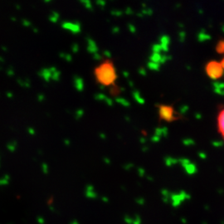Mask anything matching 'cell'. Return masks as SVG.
Returning a JSON list of instances; mask_svg holds the SVG:
<instances>
[{"label":"cell","instance_id":"46","mask_svg":"<svg viewBox=\"0 0 224 224\" xmlns=\"http://www.w3.org/2000/svg\"><path fill=\"white\" fill-rule=\"evenodd\" d=\"M104 162H105L106 164H110V159L109 158H106H106H104Z\"/></svg>","mask_w":224,"mask_h":224},{"label":"cell","instance_id":"48","mask_svg":"<svg viewBox=\"0 0 224 224\" xmlns=\"http://www.w3.org/2000/svg\"><path fill=\"white\" fill-rule=\"evenodd\" d=\"M187 110H188V107H187V106H184V107H182V109L180 110V111H181L182 114H184V112L186 111Z\"/></svg>","mask_w":224,"mask_h":224},{"label":"cell","instance_id":"36","mask_svg":"<svg viewBox=\"0 0 224 224\" xmlns=\"http://www.w3.org/2000/svg\"><path fill=\"white\" fill-rule=\"evenodd\" d=\"M168 133H169V130H168V128L166 127H163L162 128V135L164 137H166L167 135H168Z\"/></svg>","mask_w":224,"mask_h":224},{"label":"cell","instance_id":"23","mask_svg":"<svg viewBox=\"0 0 224 224\" xmlns=\"http://www.w3.org/2000/svg\"><path fill=\"white\" fill-rule=\"evenodd\" d=\"M123 13H124L121 10H112L110 12V14L112 16H115V17H121L123 15Z\"/></svg>","mask_w":224,"mask_h":224},{"label":"cell","instance_id":"2","mask_svg":"<svg viewBox=\"0 0 224 224\" xmlns=\"http://www.w3.org/2000/svg\"><path fill=\"white\" fill-rule=\"evenodd\" d=\"M206 72L207 76L213 80H217L221 77L223 74V69L221 64L218 62H210L206 66Z\"/></svg>","mask_w":224,"mask_h":224},{"label":"cell","instance_id":"8","mask_svg":"<svg viewBox=\"0 0 224 224\" xmlns=\"http://www.w3.org/2000/svg\"><path fill=\"white\" fill-rule=\"evenodd\" d=\"M38 75L41 78H43V80L46 82H49L52 80V72L49 69V67H45L41 70L40 72H38Z\"/></svg>","mask_w":224,"mask_h":224},{"label":"cell","instance_id":"38","mask_svg":"<svg viewBox=\"0 0 224 224\" xmlns=\"http://www.w3.org/2000/svg\"><path fill=\"white\" fill-rule=\"evenodd\" d=\"M104 56H106L107 58H111V52H110L109 50H105L103 52Z\"/></svg>","mask_w":224,"mask_h":224},{"label":"cell","instance_id":"20","mask_svg":"<svg viewBox=\"0 0 224 224\" xmlns=\"http://www.w3.org/2000/svg\"><path fill=\"white\" fill-rule=\"evenodd\" d=\"M152 52L153 53H160L162 52V48L159 43H156L154 44L152 46Z\"/></svg>","mask_w":224,"mask_h":224},{"label":"cell","instance_id":"52","mask_svg":"<svg viewBox=\"0 0 224 224\" xmlns=\"http://www.w3.org/2000/svg\"><path fill=\"white\" fill-rule=\"evenodd\" d=\"M125 120L127 122H130V117L129 116H125Z\"/></svg>","mask_w":224,"mask_h":224},{"label":"cell","instance_id":"44","mask_svg":"<svg viewBox=\"0 0 224 224\" xmlns=\"http://www.w3.org/2000/svg\"><path fill=\"white\" fill-rule=\"evenodd\" d=\"M122 75H123L124 77L128 78L129 77V72H127V71H123V72H122Z\"/></svg>","mask_w":224,"mask_h":224},{"label":"cell","instance_id":"18","mask_svg":"<svg viewBox=\"0 0 224 224\" xmlns=\"http://www.w3.org/2000/svg\"><path fill=\"white\" fill-rule=\"evenodd\" d=\"M216 50L218 53H224V40L220 41L216 47Z\"/></svg>","mask_w":224,"mask_h":224},{"label":"cell","instance_id":"32","mask_svg":"<svg viewBox=\"0 0 224 224\" xmlns=\"http://www.w3.org/2000/svg\"><path fill=\"white\" fill-rule=\"evenodd\" d=\"M105 102L106 104L108 106H113V100H111L110 98L109 97H106V100H105Z\"/></svg>","mask_w":224,"mask_h":224},{"label":"cell","instance_id":"33","mask_svg":"<svg viewBox=\"0 0 224 224\" xmlns=\"http://www.w3.org/2000/svg\"><path fill=\"white\" fill-rule=\"evenodd\" d=\"M160 137H159L157 135H153L152 137H151V141H152L153 143H158V142L160 141Z\"/></svg>","mask_w":224,"mask_h":224},{"label":"cell","instance_id":"14","mask_svg":"<svg viewBox=\"0 0 224 224\" xmlns=\"http://www.w3.org/2000/svg\"><path fill=\"white\" fill-rule=\"evenodd\" d=\"M147 66L149 70L151 71H155V72H158L160 70V64L159 63H155V62H149L148 64H147Z\"/></svg>","mask_w":224,"mask_h":224},{"label":"cell","instance_id":"21","mask_svg":"<svg viewBox=\"0 0 224 224\" xmlns=\"http://www.w3.org/2000/svg\"><path fill=\"white\" fill-rule=\"evenodd\" d=\"M106 97H107L106 95H105V94H103V93H97V94H95V96H94L95 101H105V100H106Z\"/></svg>","mask_w":224,"mask_h":224},{"label":"cell","instance_id":"29","mask_svg":"<svg viewBox=\"0 0 224 224\" xmlns=\"http://www.w3.org/2000/svg\"><path fill=\"white\" fill-rule=\"evenodd\" d=\"M120 32H121V28L118 26H115L112 28L111 32L113 34H118V33H120Z\"/></svg>","mask_w":224,"mask_h":224},{"label":"cell","instance_id":"15","mask_svg":"<svg viewBox=\"0 0 224 224\" xmlns=\"http://www.w3.org/2000/svg\"><path fill=\"white\" fill-rule=\"evenodd\" d=\"M59 57L61 58H63L64 60L67 62H72V57L71 54L68 53H65V52H60L59 53Z\"/></svg>","mask_w":224,"mask_h":224},{"label":"cell","instance_id":"19","mask_svg":"<svg viewBox=\"0 0 224 224\" xmlns=\"http://www.w3.org/2000/svg\"><path fill=\"white\" fill-rule=\"evenodd\" d=\"M84 115V110L82 109H78L76 113H75V119L77 120V121H79L80 119L83 117Z\"/></svg>","mask_w":224,"mask_h":224},{"label":"cell","instance_id":"24","mask_svg":"<svg viewBox=\"0 0 224 224\" xmlns=\"http://www.w3.org/2000/svg\"><path fill=\"white\" fill-rule=\"evenodd\" d=\"M176 162H177V160L174 159L170 158V157L165 159V163H166V164L168 166H170V165H172L173 164H175Z\"/></svg>","mask_w":224,"mask_h":224},{"label":"cell","instance_id":"39","mask_svg":"<svg viewBox=\"0 0 224 224\" xmlns=\"http://www.w3.org/2000/svg\"><path fill=\"white\" fill-rule=\"evenodd\" d=\"M99 137H100L102 140H106L107 138L106 135L105 133H100V134H99Z\"/></svg>","mask_w":224,"mask_h":224},{"label":"cell","instance_id":"54","mask_svg":"<svg viewBox=\"0 0 224 224\" xmlns=\"http://www.w3.org/2000/svg\"><path fill=\"white\" fill-rule=\"evenodd\" d=\"M141 6H142V8H143V9H147V5H146V4H145V3H142V4H141Z\"/></svg>","mask_w":224,"mask_h":224},{"label":"cell","instance_id":"37","mask_svg":"<svg viewBox=\"0 0 224 224\" xmlns=\"http://www.w3.org/2000/svg\"><path fill=\"white\" fill-rule=\"evenodd\" d=\"M37 100H38L39 102H43V101H45V95H43V93H42V94H39L38 96H37Z\"/></svg>","mask_w":224,"mask_h":224},{"label":"cell","instance_id":"27","mask_svg":"<svg viewBox=\"0 0 224 224\" xmlns=\"http://www.w3.org/2000/svg\"><path fill=\"white\" fill-rule=\"evenodd\" d=\"M72 52L73 53H77L79 52V45L77 43H73L72 46Z\"/></svg>","mask_w":224,"mask_h":224},{"label":"cell","instance_id":"51","mask_svg":"<svg viewBox=\"0 0 224 224\" xmlns=\"http://www.w3.org/2000/svg\"><path fill=\"white\" fill-rule=\"evenodd\" d=\"M180 41H184V32H180Z\"/></svg>","mask_w":224,"mask_h":224},{"label":"cell","instance_id":"6","mask_svg":"<svg viewBox=\"0 0 224 224\" xmlns=\"http://www.w3.org/2000/svg\"><path fill=\"white\" fill-rule=\"evenodd\" d=\"M170 37L167 35H163L159 39V44H160L162 52H169V45H170Z\"/></svg>","mask_w":224,"mask_h":224},{"label":"cell","instance_id":"50","mask_svg":"<svg viewBox=\"0 0 224 224\" xmlns=\"http://www.w3.org/2000/svg\"><path fill=\"white\" fill-rule=\"evenodd\" d=\"M28 131L31 135H35V129H32V128H30V129H28Z\"/></svg>","mask_w":224,"mask_h":224},{"label":"cell","instance_id":"35","mask_svg":"<svg viewBox=\"0 0 224 224\" xmlns=\"http://www.w3.org/2000/svg\"><path fill=\"white\" fill-rule=\"evenodd\" d=\"M125 13L126 15H132L133 13H134V11H133V9H131V8L128 7V8H126V9H125Z\"/></svg>","mask_w":224,"mask_h":224},{"label":"cell","instance_id":"28","mask_svg":"<svg viewBox=\"0 0 224 224\" xmlns=\"http://www.w3.org/2000/svg\"><path fill=\"white\" fill-rule=\"evenodd\" d=\"M95 3H96V5H98L99 7L104 8V7L106 6V2L104 1V0H97V1L95 2Z\"/></svg>","mask_w":224,"mask_h":224},{"label":"cell","instance_id":"55","mask_svg":"<svg viewBox=\"0 0 224 224\" xmlns=\"http://www.w3.org/2000/svg\"><path fill=\"white\" fill-rule=\"evenodd\" d=\"M24 24H25L26 26H30V23H29V22H28V21L24 22Z\"/></svg>","mask_w":224,"mask_h":224},{"label":"cell","instance_id":"10","mask_svg":"<svg viewBox=\"0 0 224 224\" xmlns=\"http://www.w3.org/2000/svg\"><path fill=\"white\" fill-rule=\"evenodd\" d=\"M218 128L220 132L224 137V110L219 114L218 116Z\"/></svg>","mask_w":224,"mask_h":224},{"label":"cell","instance_id":"22","mask_svg":"<svg viewBox=\"0 0 224 224\" xmlns=\"http://www.w3.org/2000/svg\"><path fill=\"white\" fill-rule=\"evenodd\" d=\"M141 13H142V14L144 15V16H151V15H153V13H154V11H153L152 9L147 8V9H143V10L141 11Z\"/></svg>","mask_w":224,"mask_h":224},{"label":"cell","instance_id":"47","mask_svg":"<svg viewBox=\"0 0 224 224\" xmlns=\"http://www.w3.org/2000/svg\"><path fill=\"white\" fill-rule=\"evenodd\" d=\"M128 84H129V87H131V88H133L135 86V85H134V83H133V81L131 80H128Z\"/></svg>","mask_w":224,"mask_h":224},{"label":"cell","instance_id":"56","mask_svg":"<svg viewBox=\"0 0 224 224\" xmlns=\"http://www.w3.org/2000/svg\"><path fill=\"white\" fill-rule=\"evenodd\" d=\"M99 87H100V89H101V90L105 89V86H102V85H100V86H99Z\"/></svg>","mask_w":224,"mask_h":224},{"label":"cell","instance_id":"31","mask_svg":"<svg viewBox=\"0 0 224 224\" xmlns=\"http://www.w3.org/2000/svg\"><path fill=\"white\" fill-rule=\"evenodd\" d=\"M42 170H43L44 174H47V173H48V165H47L46 163L42 164Z\"/></svg>","mask_w":224,"mask_h":224},{"label":"cell","instance_id":"26","mask_svg":"<svg viewBox=\"0 0 224 224\" xmlns=\"http://www.w3.org/2000/svg\"><path fill=\"white\" fill-rule=\"evenodd\" d=\"M92 58H93V60L99 62V61L102 60V58H102V56H101L99 52H97V53H95V54L92 55Z\"/></svg>","mask_w":224,"mask_h":224},{"label":"cell","instance_id":"3","mask_svg":"<svg viewBox=\"0 0 224 224\" xmlns=\"http://www.w3.org/2000/svg\"><path fill=\"white\" fill-rule=\"evenodd\" d=\"M159 116L161 119L164 121L170 122V121L175 120V117L174 115V109L171 106L160 105L159 106Z\"/></svg>","mask_w":224,"mask_h":224},{"label":"cell","instance_id":"5","mask_svg":"<svg viewBox=\"0 0 224 224\" xmlns=\"http://www.w3.org/2000/svg\"><path fill=\"white\" fill-rule=\"evenodd\" d=\"M86 44H87V47H86V51L91 53V54H95V53H97L98 52V47L96 45V43L91 37H86Z\"/></svg>","mask_w":224,"mask_h":224},{"label":"cell","instance_id":"25","mask_svg":"<svg viewBox=\"0 0 224 224\" xmlns=\"http://www.w3.org/2000/svg\"><path fill=\"white\" fill-rule=\"evenodd\" d=\"M127 27H128V29H129V31L131 32V33L135 34V32H136V28H135V26L134 24H132V23H129Z\"/></svg>","mask_w":224,"mask_h":224},{"label":"cell","instance_id":"7","mask_svg":"<svg viewBox=\"0 0 224 224\" xmlns=\"http://www.w3.org/2000/svg\"><path fill=\"white\" fill-rule=\"evenodd\" d=\"M73 84L75 89L78 92H82L84 90V80L83 79L78 76H75L73 77Z\"/></svg>","mask_w":224,"mask_h":224},{"label":"cell","instance_id":"49","mask_svg":"<svg viewBox=\"0 0 224 224\" xmlns=\"http://www.w3.org/2000/svg\"><path fill=\"white\" fill-rule=\"evenodd\" d=\"M136 16H137L138 17H144V15L142 14V13H141V12H139V13H136Z\"/></svg>","mask_w":224,"mask_h":224},{"label":"cell","instance_id":"53","mask_svg":"<svg viewBox=\"0 0 224 224\" xmlns=\"http://www.w3.org/2000/svg\"><path fill=\"white\" fill-rule=\"evenodd\" d=\"M220 64H221V66H222V69H224V58L222 59V61L221 62H220Z\"/></svg>","mask_w":224,"mask_h":224},{"label":"cell","instance_id":"34","mask_svg":"<svg viewBox=\"0 0 224 224\" xmlns=\"http://www.w3.org/2000/svg\"><path fill=\"white\" fill-rule=\"evenodd\" d=\"M138 73L140 75H141V76H143V77H145L147 75L146 70L144 69V68H143V67H140V68L138 70Z\"/></svg>","mask_w":224,"mask_h":224},{"label":"cell","instance_id":"43","mask_svg":"<svg viewBox=\"0 0 224 224\" xmlns=\"http://www.w3.org/2000/svg\"><path fill=\"white\" fill-rule=\"evenodd\" d=\"M141 150H142V152L143 153H147L149 151V147L146 146V145H144L141 148Z\"/></svg>","mask_w":224,"mask_h":224},{"label":"cell","instance_id":"58","mask_svg":"<svg viewBox=\"0 0 224 224\" xmlns=\"http://www.w3.org/2000/svg\"><path fill=\"white\" fill-rule=\"evenodd\" d=\"M33 31H34L35 32H37V33L38 32V30H37V29H33Z\"/></svg>","mask_w":224,"mask_h":224},{"label":"cell","instance_id":"41","mask_svg":"<svg viewBox=\"0 0 224 224\" xmlns=\"http://www.w3.org/2000/svg\"><path fill=\"white\" fill-rule=\"evenodd\" d=\"M138 173H139V174H140V176H144V169H142V168H139Z\"/></svg>","mask_w":224,"mask_h":224},{"label":"cell","instance_id":"12","mask_svg":"<svg viewBox=\"0 0 224 224\" xmlns=\"http://www.w3.org/2000/svg\"><path fill=\"white\" fill-rule=\"evenodd\" d=\"M162 55L160 53H152L149 57V62H152L155 63L160 64V60Z\"/></svg>","mask_w":224,"mask_h":224},{"label":"cell","instance_id":"57","mask_svg":"<svg viewBox=\"0 0 224 224\" xmlns=\"http://www.w3.org/2000/svg\"><path fill=\"white\" fill-rule=\"evenodd\" d=\"M120 90H121V91H125V88H124V87H121V88Z\"/></svg>","mask_w":224,"mask_h":224},{"label":"cell","instance_id":"4","mask_svg":"<svg viewBox=\"0 0 224 224\" xmlns=\"http://www.w3.org/2000/svg\"><path fill=\"white\" fill-rule=\"evenodd\" d=\"M62 28L72 32V34H78L81 32V24L79 21H75V22L64 21L62 23Z\"/></svg>","mask_w":224,"mask_h":224},{"label":"cell","instance_id":"13","mask_svg":"<svg viewBox=\"0 0 224 224\" xmlns=\"http://www.w3.org/2000/svg\"><path fill=\"white\" fill-rule=\"evenodd\" d=\"M59 18H60V14H59V13H58V12H52L48 17L49 21L52 23H58Z\"/></svg>","mask_w":224,"mask_h":224},{"label":"cell","instance_id":"16","mask_svg":"<svg viewBox=\"0 0 224 224\" xmlns=\"http://www.w3.org/2000/svg\"><path fill=\"white\" fill-rule=\"evenodd\" d=\"M61 76H62V72L59 70H57V71H55L54 72L52 73V80H54V81H59Z\"/></svg>","mask_w":224,"mask_h":224},{"label":"cell","instance_id":"59","mask_svg":"<svg viewBox=\"0 0 224 224\" xmlns=\"http://www.w3.org/2000/svg\"><path fill=\"white\" fill-rule=\"evenodd\" d=\"M50 2H51L50 0H46V1H45V3H50Z\"/></svg>","mask_w":224,"mask_h":224},{"label":"cell","instance_id":"40","mask_svg":"<svg viewBox=\"0 0 224 224\" xmlns=\"http://www.w3.org/2000/svg\"><path fill=\"white\" fill-rule=\"evenodd\" d=\"M133 167H134V164H127L124 166V168H125V170H130V169H132Z\"/></svg>","mask_w":224,"mask_h":224},{"label":"cell","instance_id":"11","mask_svg":"<svg viewBox=\"0 0 224 224\" xmlns=\"http://www.w3.org/2000/svg\"><path fill=\"white\" fill-rule=\"evenodd\" d=\"M115 101L116 103L120 104L121 106H123L124 107H126V108H129L130 106V103L129 101H127L126 99H125L123 97H116L115 99Z\"/></svg>","mask_w":224,"mask_h":224},{"label":"cell","instance_id":"17","mask_svg":"<svg viewBox=\"0 0 224 224\" xmlns=\"http://www.w3.org/2000/svg\"><path fill=\"white\" fill-rule=\"evenodd\" d=\"M80 3H82V4H84V6H85V8H86V9L91 10V11L93 10V6H92V3L91 1H89V0H80Z\"/></svg>","mask_w":224,"mask_h":224},{"label":"cell","instance_id":"1","mask_svg":"<svg viewBox=\"0 0 224 224\" xmlns=\"http://www.w3.org/2000/svg\"><path fill=\"white\" fill-rule=\"evenodd\" d=\"M95 75L98 82L104 86L114 85L117 78L115 69L109 62H105L97 67L95 71Z\"/></svg>","mask_w":224,"mask_h":224},{"label":"cell","instance_id":"45","mask_svg":"<svg viewBox=\"0 0 224 224\" xmlns=\"http://www.w3.org/2000/svg\"><path fill=\"white\" fill-rule=\"evenodd\" d=\"M140 142L142 144H144L147 142V140L145 138H144V137H141V138L140 139Z\"/></svg>","mask_w":224,"mask_h":224},{"label":"cell","instance_id":"9","mask_svg":"<svg viewBox=\"0 0 224 224\" xmlns=\"http://www.w3.org/2000/svg\"><path fill=\"white\" fill-rule=\"evenodd\" d=\"M132 95L133 98L135 100V101H136L138 104H140V105H144V104L145 103L144 99L141 96L140 92L139 91H137V90H135V91H133Z\"/></svg>","mask_w":224,"mask_h":224},{"label":"cell","instance_id":"42","mask_svg":"<svg viewBox=\"0 0 224 224\" xmlns=\"http://www.w3.org/2000/svg\"><path fill=\"white\" fill-rule=\"evenodd\" d=\"M64 144H65L66 146H70L71 141H70L69 139H65V140H64Z\"/></svg>","mask_w":224,"mask_h":224},{"label":"cell","instance_id":"30","mask_svg":"<svg viewBox=\"0 0 224 224\" xmlns=\"http://www.w3.org/2000/svg\"><path fill=\"white\" fill-rule=\"evenodd\" d=\"M155 135H157L159 137H162L163 135H162V128H156L155 130Z\"/></svg>","mask_w":224,"mask_h":224}]
</instances>
